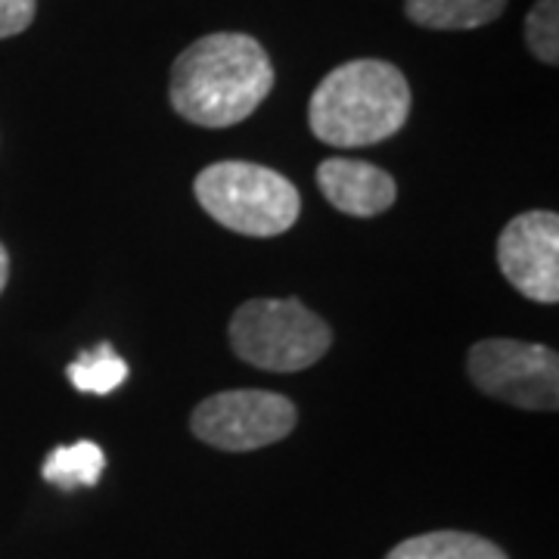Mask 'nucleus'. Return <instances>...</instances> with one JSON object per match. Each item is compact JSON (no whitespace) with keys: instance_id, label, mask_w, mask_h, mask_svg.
<instances>
[{"instance_id":"1","label":"nucleus","mask_w":559,"mask_h":559,"mask_svg":"<svg viewBox=\"0 0 559 559\" xmlns=\"http://www.w3.org/2000/svg\"><path fill=\"white\" fill-rule=\"evenodd\" d=\"M274 91V66L259 40L240 32H215L193 40L175 66L168 100L200 128L246 121Z\"/></svg>"},{"instance_id":"2","label":"nucleus","mask_w":559,"mask_h":559,"mask_svg":"<svg viewBox=\"0 0 559 559\" xmlns=\"http://www.w3.org/2000/svg\"><path fill=\"white\" fill-rule=\"evenodd\" d=\"M411 116V84L385 60H352L320 81L308 124L326 146H373L399 134Z\"/></svg>"},{"instance_id":"3","label":"nucleus","mask_w":559,"mask_h":559,"mask_svg":"<svg viewBox=\"0 0 559 559\" xmlns=\"http://www.w3.org/2000/svg\"><path fill=\"white\" fill-rule=\"evenodd\" d=\"M200 205L242 237H280L301 212L296 183L255 162H215L193 180Z\"/></svg>"},{"instance_id":"4","label":"nucleus","mask_w":559,"mask_h":559,"mask_svg":"<svg viewBox=\"0 0 559 559\" xmlns=\"http://www.w3.org/2000/svg\"><path fill=\"white\" fill-rule=\"evenodd\" d=\"M227 333L237 358L271 373L308 370L333 345L326 320L299 299L246 301L230 318Z\"/></svg>"},{"instance_id":"5","label":"nucleus","mask_w":559,"mask_h":559,"mask_svg":"<svg viewBox=\"0 0 559 559\" xmlns=\"http://www.w3.org/2000/svg\"><path fill=\"white\" fill-rule=\"evenodd\" d=\"M469 380L485 395L522 411H557L559 358L554 348L535 342L481 340L466 358Z\"/></svg>"},{"instance_id":"6","label":"nucleus","mask_w":559,"mask_h":559,"mask_svg":"<svg viewBox=\"0 0 559 559\" xmlns=\"http://www.w3.org/2000/svg\"><path fill=\"white\" fill-rule=\"evenodd\" d=\"M296 404L264 389H234L200 401L190 414L193 436L218 451L242 454L286 439L296 429Z\"/></svg>"},{"instance_id":"7","label":"nucleus","mask_w":559,"mask_h":559,"mask_svg":"<svg viewBox=\"0 0 559 559\" xmlns=\"http://www.w3.org/2000/svg\"><path fill=\"white\" fill-rule=\"evenodd\" d=\"M498 264L507 283L540 305L559 301V215L525 212L498 237Z\"/></svg>"},{"instance_id":"8","label":"nucleus","mask_w":559,"mask_h":559,"mask_svg":"<svg viewBox=\"0 0 559 559\" xmlns=\"http://www.w3.org/2000/svg\"><path fill=\"white\" fill-rule=\"evenodd\" d=\"M318 187L333 209L352 218H373L392 209L399 187L389 171L360 159H323L318 165Z\"/></svg>"},{"instance_id":"9","label":"nucleus","mask_w":559,"mask_h":559,"mask_svg":"<svg viewBox=\"0 0 559 559\" xmlns=\"http://www.w3.org/2000/svg\"><path fill=\"white\" fill-rule=\"evenodd\" d=\"M507 0H404L407 20L432 32H473L503 13Z\"/></svg>"},{"instance_id":"10","label":"nucleus","mask_w":559,"mask_h":559,"mask_svg":"<svg viewBox=\"0 0 559 559\" xmlns=\"http://www.w3.org/2000/svg\"><path fill=\"white\" fill-rule=\"evenodd\" d=\"M385 559H507L498 544L469 532H429L401 540Z\"/></svg>"},{"instance_id":"11","label":"nucleus","mask_w":559,"mask_h":559,"mask_svg":"<svg viewBox=\"0 0 559 559\" xmlns=\"http://www.w3.org/2000/svg\"><path fill=\"white\" fill-rule=\"evenodd\" d=\"M106 469V454L100 444L94 441H75V444H62L57 451H50L40 476L57 485L60 491H75V488H94L100 481Z\"/></svg>"},{"instance_id":"12","label":"nucleus","mask_w":559,"mask_h":559,"mask_svg":"<svg viewBox=\"0 0 559 559\" xmlns=\"http://www.w3.org/2000/svg\"><path fill=\"white\" fill-rule=\"evenodd\" d=\"M66 377H69V382L79 392L109 395V392H116L121 382L128 380V364L116 355V348L109 342H100L97 348H91L81 358L72 360Z\"/></svg>"},{"instance_id":"13","label":"nucleus","mask_w":559,"mask_h":559,"mask_svg":"<svg viewBox=\"0 0 559 559\" xmlns=\"http://www.w3.org/2000/svg\"><path fill=\"white\" fill-rule=\"evenodd\" d=\"M525 44L547 66L559 62V0H538L525 16Z\"/></svg>"},{"instance_id":"14","label":"nucleus","mask_w":559,"mask_h":559,"mask_svg":"<svg viewBox=\"0 0 559 559\" xmlns=\"http://www.w3.org/2000/svg\"><path fill=\"white\" fill-rule=\"evenodd\" d=\"M38 0H0V40L22 35L35 22Z\"/></svg>"},{"instance_id":"15","label":"nucleus","mask_w":559,"mask_h":559,"mask_svg":"<svg viewBox=\"0 0 559 559\" xmlns=\"http://www.w3.org/2000/svg\"><path fill=\"white\" fill-rule=\"evenodd\" d=\"M7 280H10V255H7V249H3V242H0V293H3V286H7Z\"/></svg>"}]
</instances>
